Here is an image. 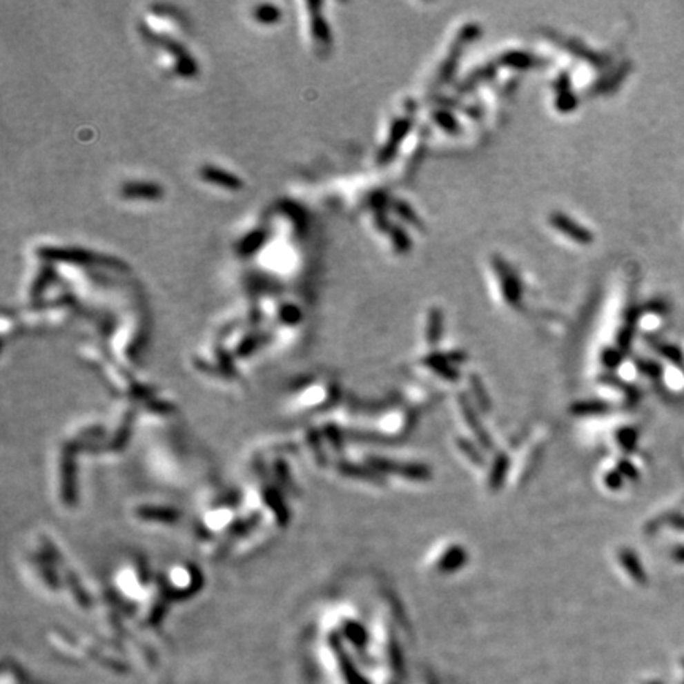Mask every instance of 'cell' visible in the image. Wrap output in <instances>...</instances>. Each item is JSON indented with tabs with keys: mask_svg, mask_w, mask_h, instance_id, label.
Here are the masks:
<instances>
[{
	"mask_svg": "<svg viewBox=\"0 0 684 684\" xmlns=\"http://www.w3.org/2000/svg\"><path fill=\"white\" fill-rule=\"evenodd\" d=\"M553 220H554V225H556V227H559V230H563L565 235H570V236H572V238L580 240V242H588L589 235L586 233V231L583 228L578 227L577 224H574L572 220H570V222H569L567 219L563 217V214H556L553 217Z\"/></svg>",
	"mask_w": 684,
	"mask_h": 684,
	"instance_id": "6da1fadb",
	"label": "cell"
}]
</instances>
